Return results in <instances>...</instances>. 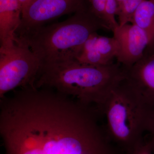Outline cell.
Returning a JSON list of instances; mask_svg holds the SVG:
<instances>
[{
	"instance_id": "cell-1",
	"label": "cell",
	"mask_w": 154,
	"mask_h": 154,
	"mask_svg": "<svg viewBox=\"0 0 154 154\" xmlns=\"http://www.w3.org/2000/svg\"><path fill=\"white\" fill-rule=\"evenodd\" d=\"M0 102L5 154H121L95 108L69 96L28 87Z\"/></svg>"
},
{
	"instance_id": "cell-2",
	"label": "cell",
	"mask_w": 154,
	"mask_h": 154,
	"mask_svg": "<svg viewBox=\"0 0 154 154\" xmlns=\"http://www.w3.org/2000/svg\"><path fill=\"white\" fill-rule=\"evenodd\" d=\"M124 77L117 62L95 66L71 60L42 64L34 87L52 89L99 110Z\"/></svg>"
},
{
	"instance_id": "cell-3",
	"label": "cell",
	"mask_w": 154,
	"mask_h": 154,
	"mask_svg": "<svg viewBox=\"0 0 154 154\" xmlns=\"http://www.w3.org/2000/svg\"><path fill=\"white\" fill-rule=\"evenodd\" d=\"M106 119L110 141L122 152L132 154L144 140L154 110L125 76L113 88L99 110Z\"/></svg>"
},
{
	"instance_id": "cell-4",
	"label": "cell",
	"mask_w": 154,
	"mask_h": 154,
	"mask_svg": "<svg viewBox=\"0 0 154 154\" xmlns=\"http://www.w3.org/2000/svg\"><path fill=\"white\" fill-rule=\"evenodd\" d=\"M104 29L108 30L91 8L85 7L65 21L45 25L18 36L28 44L42 64L75 60L89 36Z\"/></svg>"
},
{
	"instance_id": "cell-5",
	"label": "cell",
	"mask_w": 154,
	"mask_h": 154,
	"mask_svg": "<svg viewBox=\"0 0 154 154\" xmlns=\"http://www.w3.org/2000/svg\"><path fill=\"white\" fill-rule=\"evenodd\" d=\"M14 45L0 48V99L19 88L34 87L41 61L22 38Z\"/></svg>"
},
{
	"instance_id": "cell-6",
	"label": "cell",
	"mask_w": 154,
	"mask_h": 154,
	"mask_svg": "<svg viewBox=\"0 0 154 154\" xmlns=\"http://www.w3.org/2000/svg\"><path fill=\"white\" fill-rule=\"evenodd\" d=\"M86 0H33L22 12L17 36L37 29L63 15L86 7Z\"/></svg>"
},
{
	"instance_id": "cell-7",
	"label": "cell",
	"mask_w": 154,
	"mask_h": 154,
	"mask_svg": "<svg viewBox=\"0 0 154 154\" xmlns=\"http://www.w3.org/2000/svg\"><path fill=\"white\" fill-rule=\"evenodd\" d=\"M119 44L117 62L129 67L141 58L147 48L152 43L144 30L134 24L119 25L113 31Z\"/></svg>"
},
{
	"instance_id": "cell-8",
	"label": "cell",
	"mask_w": 154,
	"mask_h": 154,
	"mask_svg": "<svg viewBox=\"0 0 154 154\" xmlns=\"http://www.w3.org/2000/svg\"><path fill=\"white\" fill-rule=\"evenodd\" d=\"M123 67L125 78L154 110V44L147 48L137 62Z\"/></svg>"
},
{
	"instance_id": "cell-9",
	"label": "cell",
	"mask_w": 154,
	"mask_h": 154,
	"mask_svg": "<svg viewBox=\"0 0 154 154\" xmlns=\"http://www.w3.org/2000/svg\"><path fill=\"white\" fill-rule=\"evenodd\" d=\"M21 19L19 0H0V48L11 47L18 41Z\"/></svg>"
},
{
	"instance_id": "cell-10",
	"label": "cell",
	"mask_w": 154,
	"mask_h": 154,
	"mask_svg": "<svg viewBox=\"0 0 154 154\" xmlns=\"http://www.w3.org/2000/svg\"><path fill=\"white\" fill-rule=\"evenodd\" d=\"M131 23L144 30L153 44L154 0H143L135 11Z\"/></svg>"
},
{
	"instance_id": "cell-11",
	"label": "cell",
	"mask_w": 154,
	"mask_h": 154,
	"mask_svg": "<svg viewBox=\"0 0 154 154\" xmlns=\"http://www.w3.org/2000/svg\"><path fill=\"white\" fill-rule=\"evenodd\" d=\"M143 0H116V16L120 26L131 22L135 11Z\"/></svg>"
},
{
	"instance_id": "cell-12",
	"label": "cell",
	"mask_w": 154,
	"mask_h": 154,
	"mask_svg": "<svg viewBox=\"0 0 154 154\" xmlns=\"http://www.w3.org/2000/svg\"><path fill=\"white\" fill-rule=\"evenodd\" d=\"M116 0H106L105 5V19L106 23L109 30L112 31L119 24L115 19L117 12Z\"/></svg>"
},
{
	"instance_id": "cell-13",
	"label": "cell",
	"mask_w": 154,
	"mask_h": 154,
	"mask_svg": "<svg viewBox=\"0 0 154 154\" xmlns=\"http://www.w3.org/2000/svg\"><path fill=\"white\" fill-rule=\"evenodd\" d=\"M90 7L96 17L104 22L107 26L105 19V5L106 0H87ZM108 30H109L108 28Z\"/></svg>"
},
{
	"instance_id": "cell-14",
	"label": "cell",
	"mask_w": 154,
	"mask_h": 154,
	"mask_svg": "<svg viewBox=\"0 0 154 154\" xmlns=\"http://www.w3.org/2000/svg\"><path fill=\"white\" fill-rule=\"evenodd\" d=\"M132 154H152L151 146L149 140L144 142L138 146Z\"/></svg>"
},
{
	"instance_id": "cell-15",
	"label": "cell",
	"mask_w": 154,
	"mask_h": 154,
	"mask_svg": "<svg viewBox=\"0 0 154 154\" xmlns=\"http://www.w3.org/2000/svg\"><path fill=\"white\" fill-rule=\"evenodd\" d=\"M148 132L150 134V139L149 141L151 146L152 153V154H154V116L152 120Z\"/></svg>"
},
{
	"instance_id": "cell-16",
	"label": "cell",
	"mask_w": 154,
	"mask_h": 154,
	"mask_svg": "<svg viewBox=\"0 0 154 154\" xmlns=\"http://www.w3.org/2000/svg\"><path fill=\"white\" fill-rule=\"evenodd\" d=\"M33 0H19V4L22 11L24 10Z\"/></svg>"
}]
</instances>
